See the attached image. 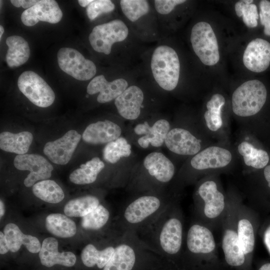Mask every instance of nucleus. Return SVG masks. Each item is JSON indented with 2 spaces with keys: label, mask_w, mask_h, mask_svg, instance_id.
Returning <instances> with one entry per match:
<instances>
[{
  "label": "nucleus",
  "mask_w": 270,
  "mask_h": 270,
  "mask_svg": "<svg viewBox=\"0 0 270 270\" xmlns=\"http://www.w3.org/2000/svg\"><path fill=\"white\" fill-rule=\"evenodd\" d=\"M5 212V206L3 202L0 200V218L4 215Z\"/></svg>",
  "instance_id": "09e8293b"
},
{
  "label": "nucleus",
  "mask_w": 270,
  "mask_h": 270,
  "mask_svg": "<svg viewBox=\"0 0 270 270\" xmlns=\"http://www.w3.org/2000/svg\"><path fill=\"white\" fill-rule=\"evenodd\" d=\"M110 218V212L102 204L82 217L81 226L88 231L96 232L107 225Z\"/></svg>",
  "instance_id": "c9c22d12"
},
{
  "label": "nucleus",
  "mask_w": 270,
  "mask_h": 270,
  "mask_svg": "<svg viewBox=\"0 0 270 270\" xmlns=\"http://www.w3.org/2000/svg\"><path fill=\"white\" fill-rule=\"evenodd\" d=\"M20 90L36 106L46 108L54 102L55 94L46 82L32 70L23 72L18 77Z\"/></svg>",
  "instance_id": "1a4fd4ad"
},
{
  "label": "nucleus",
  "mask_w": 270,
  "mask_h": 270,
  "mask_svg": "<svg viewBox=\"0 0 270 270\" xmlns=\"http://www.w3.org/2000/svg\"><path fill=\"white\" fill-rule=\"evenodd\" d=\"M6 42L8 47L6 60L10 68L18 67L28 61L30 49L28 42L22 37L10 36L7 38Z\"/></svg>",
  "instance_id": "a878e982"
},
{
  "label": "nucleus",
  "mask_w": 270,
  "mask_h": 270,
  "mask_svg": "<svg viewBox=\"0 0 270 270\" xmlns=\"http://www.w3.org/2000/svg\"><path fill=\"white\" fill-rule=\"evenodd\" d=\"M58 246V242L54 238H47L43 240L38 255L42 265L48 268L55 264L68 267L74 266L76 262L75 254L70 252H60Z\"/></svg>",
  "instance_id": "aec40b11"
},
{
  "label": "nucleus",
  "mask_w": 270,
  "mask_h": 270,
  "mask_svg": "<svg viewBox=\"0 0 270 270\" xmlns=\"http://www.w3.org/2000/svg\"><path fill=\"white\" fill-rule=\"evenodd\" d=\"M198 192L204 202L205 216L210 218L218 216L224 209V198L218 190L216 183L212 180L206 181L199 186Z\"/></svg>",
  "instance_id": "4be33fe9"
},
{
  "label": "nucleus",
  "mask_w": 270,
  "mask_h": 270,
  "mask_svg": "<svg viewBox=\"0 0 270 270\" xmlns=\"http://www.w3.org/2000/svg\"><path fill=\"white\" fill-rule=\"evenodd\" d=\"M259 6L260 22L264 26V34L267 36H270V2L266 0H260Z\"/></svg>",
  "instance_id": "a19ab883"
},
{
  "label": "nucleus",
  "mask_w": 270,
  "mask_h": 270,
  "mask_svg": "<svg viewBox=\"0 0 270 270\" xmlns=\"http://www.w3.org/2000/svg\"><path fill=\"white\" fill-rule=\"evenodd\" d=\"M157 254L144 244L134 232L120 238L114 253L103 270H134L138 262Z\"/></svg>",
  "instance_id": "20e7f679"
},
{
  "label": "nucleus",
  "mask_w": 270,
  "mask_h": 270,
  "mask_svg": "<svg viewBox=\"0 0 270 270\" xmlns=\"http://www.w3.org/2000/svg\"><path fill=\"white\" fill-rule=\"evenodd\" d=\"M10 250L4 234L0 232V254H4Z\"/></svg>",
  "instance_id": "c03bdc74"
},
{
  "label": "nucleus",
  "mask_w": 270,
  "mask_h": 270,
  "mask_svg": "<svg viewBox=\"0 0 270 270\" xmlns=\"http://www.w3.org/2000/svg\"><path fill=\"white\" fill-rule=\"evenodd\" d=\"M38 0H11L13 6L16 8L22 6L24 8H29L36 4Z\"/></svg>",
  "instance_id": "37998d69"
},
{
  "label": "nucleus",
  "mask_w": 270,
  "mask_h": 270,
  "mask_svg": "<svg viewBox=\"0 0 270 270\" xmlns=\"http://www.w3.org/2000/svg\"><path fill=\"white\" fill-rule=\"evenodd\" d=\"M82 136L75 130L67 132L61 138L46 142L43 148L44 154L54 164L64 165L70 160Z\"/></svg>",
  "instance_id": "f8f14e48"
},
{
  "label": "nucleus",
  "mask_w": 270,
  "mask_h": 270,
  "mask_svg": "<svg viewBox=\"0 0 270 270\" xmlns=\"http://www.w3.org/2000/svg\"><path fill=\"white\" fill-rule=\"evenodd\" d=\"M62 17V11L56 0H41L22 12L21 20L25 26H31L40 21L56 24Z\"/></svg>",
  "instance_id": "ddd939ff"
},
{
  "label": "nucleus",
  "mask_w": 270,
  "mask_h": 270,
  "mask_svg": "<svg viewBox=\"0 0 270 270\" xmlns=\"http://www.w3.org/2000/svg\"><path fill=\"white\" fill-rule=\"evenodd\" d=\"M201 140L188 130L174 128L166 135L164 144L172 152L184 156L196 155L201 148Z\"/></svg>",
  "instance_id": "2eb2a0df"
},
{
  "label": "nucleus",
  "mask_w": 270,
  "mask_h": 270,
  "mask_svg": "<svg viewBox=\"0 0 270 270\" xmlns=\"http://www.w3.org/2000/svg\"><path fill=\"white\" fill-rule=\"evenodd\" d=\"M128 34L127 26L123 21L116 19L94 27L88 40L95 51L109 54L112 45L124 40Z\"/></svg>",
  "instance_id": "6e6552de"
},
{
  "label": "nucleus",
  "mask_w": 270,
  "mask_h": 270,
  "mask_svg": "<svg viewBox=\"0 0 270 270\" xmlns=\"http://www.w3.org/2000/svg\"><path fill=\"white\" fill-rule=\"evenodd\" d=\"M264 242L270 252V226L266 230L264 234Z\"/></svg>",
  "instance_id": "a18cd8bd"
},
{
  "label": "nucleus",
  "mask_w": 270,
  "mask_h": 270,
  "mask_svg": "<svg viewBox=\"0 0 270 270\" xmlns=\"http://www.w3.org/2000/svg\"><path fill=\"white\" fill-rule=\"evenodd\" d=\"M92 2V0H78L79 4L82 7H87Z\"/></svg>",
  "instance_id": "de8ad7c7"
},
{
  "label": "nucleus",
  "mask_w": 270,
  "mask_h": 270,
  "mask_svg": "<svg viewBox=\"0 0 270 270\" xmlns=\"http://www.w3.org/2000/svg\"><path fill=\"white\" fill-rule=\"evenodd\" d=\"M34 195L42 200L57 204L64 198V194L60 186L54 180H46L36 183L32 188Z\"/></svg>",
  "instance_id": "2f4dec72"
},
{
  "label": "nucleus",
  "mask_w": 270,
  "mask_h": 270,
  "mask_svg": "<svg viewBox=\"0 0 270 270\" xmlns=\"http://www.w3.org/2000/svg\"><path fill=\"white\" fill-rule=\"evenodd\" d=\"M171 202L164 192L138 194L122 206L114 227L122 234L135 232L159 214Z\"/></svg>",
  "instance_id": "f03ea898"
},
{
  "label": "nucleus",
  "mask_w": 270,
  "mask_h": 270,
  "mask_svg": "<svg viewBox=\"0 0 270 270\" xmlns=\"http://www.w3.org/2000/svg\"><path fill=\"white\" fill-rule=\"evenodd\" d=\"M128 88V82L124 78H117L108 82L104 75L100 74L91 80L87 86L86 92L89 94L99 92L97 101L104 104L115 100Z\"/></svg>",
  "instance_id": "dca6fc26"
},
{
  "label": "nucleus",
  "mask_w": 270,
  "mask_h": 270,
  "mask_svg": "<svg viewBox=\"0 0 270 270\" xmlns=\"http://www.w3.org/2000/svg\"><path fill=\"white\" fill-rule=\"evenodd\" d=\"M186 246L192 254H207L214 250L216 244L210 230L198 224H194L188 231Z\"/></svg>",
  "instance_id": "412c9836"
},
{
  "label": "nucleus",
  "mask_w": 270,
  "mask_h": 270,
  "mask_svg": "<svg viewBox=\"0 0 270 270\" xmlns=\"http://www.w3.org/2000/svg\"><path fill=\"white\" fill-rule=\"evenodd\" d=\"M60 68L79 80L86 81L92 78L96 72L95 64L86 58L78 50L70 48H60L57 54Z\"/></svg>",
  "instance_id": "9d476101"
},
{
  "label": "nucleus",
  "mask_w": 270,
  "mask_h": 270,
  "mask_svg": "<svg viewBox=\"0 0 270 270\" xmlns=\"http://www.w3.org/2000/svg\"><path fill=\"white\" fill-rule=\"evenodd\" d=\"M184 0H155V8L162 14H167L172 12L177 5L185 2Z\"/></svg>",
  "instance_id": "79ce46f5"
},
{
  "label": "nucleus",
  "mask_w": 270,
  "mask_h": 270,
  "mask_svg": "<svg viewBox=\"0 0 270 270\" xmlns=\"http://www.w3.org/2000/svg\"><path fill=\"white\" fill-rule=\"evenodd\" d=\"M100 204L98 197L86 195L68 201L64 206V212L70 217H84Z\"/></svg>",
  "instance_id": "7c9ffc66"
},
{
  "label": "nucleus",
  "mask_w": 270,
  "mask_h": 270,
  "mask_svg": "<svg viewBox=\"0 0 270 270\" xmlns=\"http://www.w3.org/2000/svg\"><path fill=\"white\" fill-rule=\"evenodd\" d=\"M234 8L236 15L242 18L246 26L253 28L258 26L259 14L256 4H246L243 0H240L236 3Z\"/></svg>",
  "instance_id": "58836bf2"
},
{
  "label": "nucleus",
  "mask_w": 270,
  "mask_h": 270,
  "mask_svg": "<svg viewBox=\"0 0 270 270\" xmlns=\"http://www.w3.org/2000/svg\"><path fill=\"white\" fill-rule=\"evenodd\" d=\"M238 150L242 156L244 164L250 166L260 169L264 167L269 161L266 152L254 148L251 144L243 142L238 146Z\"/></svg>",
  "instance_id": "72a5a7b5"
},
{
  "label": "nucleus",
  "mask_w": 270,
  "mask_h": 270,
  "mask_svg": "<svg viewBox=\"0 0 270 270\" xmlns=\"http://www.w3.org/2000/svg\"><path fill=\"white\" fill-rule=\"evenodd\" d=\"M122 10L131 22H134L150 12V5L146 0H122Z\"/></svg>",
  "instance_id": "e433bc0d"
},
{
  "label": "nucleus",
  "mask_w": 270,
  "mask_h": 270,
  "mask_svg": "<svg viewBox=\"0 0 270 270\" xmlns=\"http://www.w3.org/2000/svg\"><path fill=\"white\" fill-rule=\"evenodd\" d=\"M122 130L117 124L109 120L89 124L84 130L82 138L92 144H108L121 136Z\"/></svg>",
  "instance_id": "a211bd4d"
},
{
  "label": "nucleus",
  "mask_w": 270,
  "mask_h": 270,
  "mask_svg": "<svg viewBox=\"0 0 270 270\" xmlns=\"http://www.w3.org/2000/svg\"><path fill=\"white\" fill-rule=\"evenodd\" d=\"M14 164L18 170L30 171L24 182L26 187L33 186L38 180L49 178L53 170L52 164L38 154H18L14 158Z\"/></svg>",
  "instance_id": "9b49d317"
},
{
  "label": "nucleus",
  "mask_w": 270,
  "mask_h": 270,
  "mask_svg": "<svg viewBox=\"0 0 270 270\" xmlns=\"http://www.w3.org/2000/svg\"><path fill=\"white\" fill-rule=\"evenodd\" d=\"M115 8L114 4L110 0H95L86 7V14L88 18L94 20L104 13L112 12Z\"/></svg>",
  "instance_id": "ea45409f"
},
{
  "label": "nucleus",
  "mask_w": 270,
  "mask_h": 270,
  "mask_svg": "<svg viewBox=\"0 0 270 270\" xmlns=\"http://www.w3.org/2000/svg\"><path fill=\"white\" fill-rule=\"evenodd\" d=\"M170 124L166 119H159L154 122L144 136L138 138V145L144 148L150 145L153 147H160L164 144L165 140L170 130Z\"/></svg>",
  "instance_id": "cd10ccee"
},
{
  "label": "nucleus",
  "mask_w": 270,
  "mask_h": 270,
  "mask_svg": "<svg viewBox=\"0 0 270 270\" xmlns=\"http://www.w3.org/2000/svg\"><path fill=\"white\" fill-rule=\"evenodd\" d=\"M237 234L244 254H246L252 252L254 246L255 238L252 226L248 220L242 219L238 222Z\"/></svg>",
  "instance_id": "4c0bfd02"
},
{
  "label": "nucleus",
  "mask_w": 270,
  "mask_h": 270,
  "mask_svg": "<svg viewBox=\"0 0 270 270\" xmlns=\"http://www.w3.org/2000/svg\"><path fill=\"white\" fill-rule=\"evenodd\" d=\"M222 250L226 262L232 266H240L244 262V254L240 246L238 234L233 230H226L224 234Z\"/></svg>",
  "instance_id": "c85d7f7f"
},
{
  "label": "nucleus",
  "mask_w": 270,
  "mask_h": 270,
  "mask_svg": "<svg viewBox=\"0 0 270 270\" xmlns=\"http://www.w3.org/2000/svg\"><path fill=\"white\" fill-rule=\"evenodd\" d=\"M232 158V154L228 150L212 146L194 155L191 160L190 164L197 170L220 168L228 164Z\"/></svg>",
  "instance_id": "6ab92c4d"
},
{
  "label": "nucleus",
  "mask_w": 270,
  "mask_h": 270,
  "mask_svg": "<svg viewBox=\"0 0 270 270\" xmlns=\"http://www.w3.org/2000/svg\"><path fill=\"white\" fill-rule=\"evenodd\" d=\"M242 60L248 70L255 72L264 71L270 64V43L260 38L252 40L244 50Z\"/></svg>",
  "instance_id": "4468645a"
},
{
  "label": "nucleus",
  "mask_w": 270,
  "mask_h": 270,
  "mask_svg": "<svg viewBox=\"0 0 270 270\" xmlns=\"http://www.w3.org/2000/svg\"><path fill=\"white\" fill-rule=\"evenodd\" d=\"M144 170L134 174L128 180V189L138 194L164 192V186L173 178L175 167L164 154L154 152L143 161Z\"/></svg>",
  "instance_id": "7ed1b4c3"
},
{
  "label": "nucleus",
  "mask_w": 270,
  "mask_h": 270,
  "mask_svg": "<svg viewBox=\"0 0 270 270\" xmlns=\"http://www.w3.org/2000/svg\"><path fill=\"white\" fill-rule=\"evenodd\" d=\"M144 100L142 90L138 86L133 85L128 86L114 100V104L122 118L132 120L140 116Z\"/></svg>",
  "instance_id": "f3484780"
},
{
  "label": "nucleus",
  "mask_w": 270,
  "mask_h": 270,
  "mask_svg": "<svg viewBox=\"0 0 270 270\" xmlns=\"http://www.w3.org/2000/svg\"><path fill=\"white\" fill-rule=\"evenodd\" d=\"M226 100L221 94H214L206 103L208 110L204 114L206 126L212 131H216L222 124L221 110Z\"/></svg>",
  "instance_id": "473e14b6"
},
{
  "label": "nucleus",
  "mask_w": 270,
  "mask_h": 270,
  "mask_svg": "<svg viewBox=\"0 0 270 270\" xmlns=\"http://www.w3.org/2000/svg\"><path fill=\"white\" fill-rule=\"evenodd\" d=\"M132 148L126 138L120 136L106 144L102 150L104 160L107 162L114 164L122 158L130 156Z\"/></svg>",
  "instance_id": "f704fd0d"
},
{
  "label": "nucleus",
  "mask_w": 270,
  "mask_h": 270,
  "mask_svg": "<svg viewBox=\"0 0 270 270\" xmlns=\"http://www.w3.org/2000/svg\"><path fill=\"white\" fill-rule=\"evenodd\" d=\"M46 230L53 235L62 238L74 236L76 232L75 222L66 216L51 214L46 219Z\"/></svg>",
  "instance_id": "c756f323"
},
{
  "label": "nucleus",
  "mask_w": 270,
  "mask_h": 270,
  "mask_svg": "<svg viewBox=\"0 0 270 270\" xmlns=\"http://www.w3.org/2000/svg\"><path fill=\"white\" fill-rule=\"evenodd\" d=\"M4 28L2 26H0V39L1 40L2 35L4 32Z\"/></svg>",
  "instance_id": "3c124183"
},
{
  "label": "nucleus",
  "mask_w": 270,
  "mask_h": 270,
  "mask_svg": "<svg viewBox=\"0 0 270 270\" xmlns=\"http://www.w3.org/2000/svg\"><path fill=\"white\" fill-rule=\"evenodd\" d=\"M264 176L270 188V165L266 166L264 170Z\"/></svg>",
  "instance_id": "49530a36"
},
{
  "label": "nucleus",
  "mask_w": 270,
  "mask_h": 270,
  "mask_svg": "<svg viewBox=\"0 0 270 270\" xmlns=\"http://www.w3.org/2000/svg\"><path fill=\"white\" fill-rule=\"evenodd\" d=\"M258 270H270V264H266L262 265Z\"/></svg>",
  "instance_id": "8fccbe9b"
},
{
  "label": "nucleus",
  "mask_w": 270,
  "mask_h": 270,
  "mask_svg": "<svg viewBox=\"0 0 270 270\" xmlns=\"http://www.w3.org/2000/svg\"><path fill=\"white\" fill-rule=\"evenodd\" d=\"M33 136L28 131L17 134L3 132L0 134V148L9 152L26 154L32 142Z\"/></svg>",
  "instance_id": "393cba45"
},
{
  "label": "nucleus",
  "mask_w": 270,
  "mask_h": 270,
  "mask_svg": "<svg viewBox=\"0 0 270 270\" xmlns=\"http://www.w3.org/2000/svg\"><path fill=\"white\" fill-rule=\"evenodd\" d=\"M152 76L159 86L170 91L178 85L180 72L178 55L172 48L166 45L156 47L151 58Z\"/></svg>",
  "instance_id": "39448f33"
},
{
  "label": "nucleus",
  "mask_w": 270,
  "mask_h": 270,
  "mask_svg": "<svg viewBox=\"0 0 270 270\" xmlns=\"http://www.w3.org/2000/svg\"><path fill=\"white\" fill-rule=\"evenodd\" d=\"M244 2L246 4H252L253 2V0H244Z\"/></svg>",
  "instance_id": "603ef678"
},
{
  "label": "nucleus",
  "mask_w": 270,
  "mask_h": 270,
  "mask_svg": "<svg viewBox=\"0 0 270 270\" xmlns=\"http://www.w3.org/2000/svg\"><path fill=\"white\" fill-rule=\"evenodd\" d=\"M190 42L196 54L205 65L212 66L220 60L217 39L211 26L200 22L192 27Z\"/></svg>",
  "instance_id": "0eeeda50"
},
{
  "label": "nucleus",
  "mask_w": 270,
  "mask_h": 270,
  "mask_svg": "<svg viewBox=\"0 0 270 270\" xmlns=\"http://www.w3.org/2000/svg\"><path fill=\"white\" fill-rule=\"evenodd\" d=\"M120 237L102 248L92 243L86 244L80 256L84 264L88 268L96 266L99 268H104L112 258Z\"/></svg>",
  "instance_id": "b1692460"
},
{
  "label": "nucleus",
  "mask_w": 270,
  "mask_h": 270,
  "mask_svg": "<svg viewBox=\"0 0 270 270\" xmlns=\"http://www.w3.org/2000/svg\"><path fill=\"white\" fill-rule=\"evenodd\" d=\"M4 234L6 238L9 250L12 252H18L24 244L30 252H39L41 249L40 243L36 237L25 234L22 232L17 225L13 223L7 224Z\"/></svg>",
  "instance_id": "5701e85b"
},
{
  "label": "nucleus",
  "mask_w": 270,
  "mask_h": 270,
  "mask_svg": "<svg viewBox=\"0 0 270 270\" xmlns=\"http://www.w3.org/2000/svg\"><path fill=\"white\" fill-rule=\"evenodd\" d=\"M174 208L172 202L159 214L135 232L140 240L158 255L174 256L182 248L183 224Z\"/></svg>",
  "instance_id": "f257e3e1"
},
{
  "label": "nucleus",
  "mask_w": 270,
  "mask_h": 270,
  "mask_svg": "<svg viewBox=\"0 0 270 270\" xmlns=\"http://www.w3.org/2000/svg\"><path fill=\"white\" fill-rule=\"evenodd\" d=\"M104 167V164L99 158H93L74 170L69 176L70 180L76 184H92Z\"/></svg>",
  "instance_id": "bb28decb"
},
{
  "label": "nucleus",
  "mask_w": 270,
  "mask_h": 270,
  "mask_svg": "<svg viewBox=\"0 0 270 270\" xmlns=\"http://www.w3.org/2000/svg\"><path fill=\"white\" fill-rule=\"evenodd\" d=\"M267 90L258 80L246 81L234 91L232 98V109L236 115L247 117L256 114L264 104Z\"/></svg>",
  "instance_id": "423d86ee"
}]
</instances>
